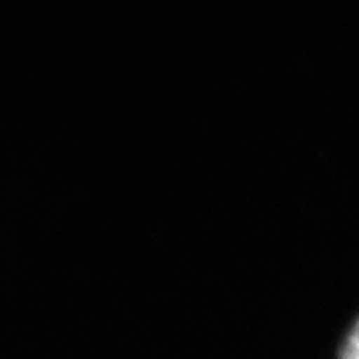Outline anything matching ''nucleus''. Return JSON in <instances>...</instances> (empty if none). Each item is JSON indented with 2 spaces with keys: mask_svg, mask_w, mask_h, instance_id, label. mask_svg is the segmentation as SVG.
<instances>
[{
  "mask_svg": "<svg viewBox=\"0 0 359 359\" xmlns=\"http://www.w3.org/2000/svg\"><path fill=\"white\" fill-rule=\"evenodd\" d=\"M339 359H359V320L358 323L351 327V332L347 334L346 341H344V346H341Z\"/></svg>",
  "mask_w": 359,
  "mask_h": 359,
  "instance_id": "f257e3e1",
  "label": "nucleus"
}]
</instances>
